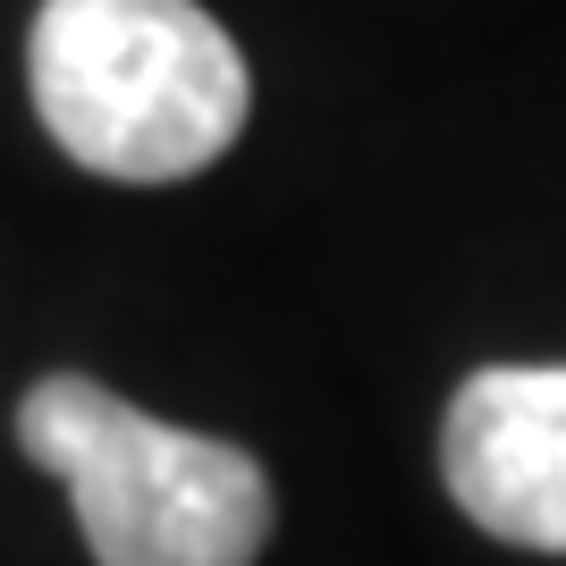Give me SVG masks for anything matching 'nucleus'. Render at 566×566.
I'll return each mask as SVG.
<instances>
[{
    "label": "nucleus",
    "instance_id": "nucleus-1",
    "mask_svg": "<svg viewBox=\"0 0 566 566\" xmlns=\"http://www.w3.org/2000/svg\"><path fill=\"white\" fill-rule=\"evenodd\" d=\"M25 85L51 144L94 178L169 187L245 127V60L195 0H43Z\"/></svg>",
    "mask_w": 566,
    "mask_h": 566
},
{
    "label": "nucleus",
    "instance_id": "nucleus-2",
    "mask_svg": "<svg viewBox=\"0 0 566 566\" xmlns=\"http://www.w3.org/2000/svg\"><path fill=\"white\" fill-rule=\"evenodd\" d=\"M18 449L69 491L102 566H254L271 542L254 457L153 423L85 373H51L18 406Z\"/></svg>",
    "mask_w": 566,
    "mask_h": 566
},
{
    "label": "nucleus",
    "instance_id": "nucleus-3",
    "mask_svg": "<svg viewBox=\"0 0 566 566\" xmlns=\"http://www.w3.org/2000/svg\"><path fill=\"white\" fill-rule=\"evenodd\" d=\"M440 473L491 542L566 558V364H491L440 423Z\"/></svg>",
    "mask_w": 566,
    "mask_h": 566
}]
</instances>
